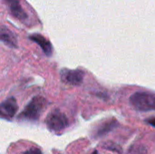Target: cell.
I'll list each match as a JSON object with an SVG mask.
<instances>
[{
    "label": "cell",
    "instance_id": "obj_12",
    "mask_svg": "<svg viewBox=\"0 0 155 154\" xmlns=\"http://www.w3.org/2000/svg\"><path fill=\"white\" fill-rule=\"evenodd\" d=\"M23 154H43V153H42V152H41L38 148L31 147L30 149H28L26 152H25Z\"/></svg>",
    "mask_w": 155,
    "mask_h": 154
},
{
    "label": "cell",
    "instance_id": "obj_10",
    "mask_svg": "<svg viewBox=\"0 0 155 154\" xmlns=\"http://www.w3.org/2000/svg\"><path fill=\"white\" fill-rule=\"evenodd\" d=\"M147 153V150L146 148L142 145V144H135L133 145L132 147H130V149L128 150L127 154H146Z\"/></svg>",
    "mask_w": 155,
    "mask_h": 154
},
{
    "label": "cell",
    "instance_id": "obj_6",
    "mask_svg": "<svg viewBox=\"0 0 155 154\" xmlns=\"http://www.w3.org/2000/svg\"><path fill=\"white\" fill-rule=\"evenodd\" d=\"M5 1L8 5L13 16H15L16 19H18L21 22H25L27 19V14L22 8L19 0H5Z\"/></svg>",
    "mask_w": 155,
    "mask_h": 154
},
{
    "label": "cell",
    "instance_id": "obj_11",
    "mask_svg": "<svg viewBox=\"0 0 155 154\" xmlns=\"http://www.w3.org/2000/svg\"><path fill=\"white\" fill-rule=\"evenodd\" d=\"M103 147L104 148V149H106V150H110V151H114V152H117L119 154H121V147L119 146V145H117V144H115V143H112V142H108V143H105L104 145H103Z\"/></svg>",
    "mask_w": 155,
    "mask_h": 154
},
{
    "label": "cell",
    "instance_id": "obj_3",
    "mask_svg": "<svg viewBox=\"0 0 155 154\" xmlns=\"http://www.w3.org/2000/svg\"><path fill=\"white\" fill-rule=\"evenodd\" d=\"M45 124L51 132L60 133L69 126V121L64 113L56 109L47 115Z\"/></svg>",
    "mask_w": 155,
    "mask_h": 154
},
{
    "label": "cell",
    "instance_id": "obj_1",
    "mask_svg": "<svg viewBox=\"0 0 155 154\" xmlns=\"http://www.w3.org/2000/svg\"><path fill=\"white\" fill-rule=\"evenodd\" d=\"M45 107V100L43 97H34L25 106L19 115V119L30 122H35L39 119L43 110Z\"/></svg>",
    "mask_w": 155,
    "mask_h": 154
},
{
    "label": "cell",
    "instance_id": "obj_14",
    "mask_svg": "<svg viewBox=\"0 0 155 154\" xmlns=\"http://www.w3.org/2000/svg\"><path fill=\"white\" fill-rule=\"evenodd\" d=\"M92 154H99V153H98V152H97V151L95 150V151H94V152H93Z\"/></svg>",
    "mask_w": 155,
    "mask_h": 154
},
{
    "label": "cell",
    "instance_id": "obj_13",
    "mask_svg": "<svg viewBox=\"0 0 155 154\" xmlns=\"http://www.w3.org/2000/svg\"><path fill=\"white\" fill-rule=\"evenodd\" d=\"M146 123H147L149 125H151V126H153V127H154L155 128V117L154 118L147 119V120H146Z\"/></svg>",
    "mask_w": 155,
    "mask_h": 154
},
{
    "label": "cell",
    "instance_id": "obj_4",
    "mask_svg": "<svg viewBox=\"0 0 155 154\" xmlns=\"http://www.w3.org/2000/svg\"><path fill=\"white\" fill-rule=\"evenodd\" d=\"M84 74L81 70H68L64 69L61 71L62 80L71 85H80L83 83Z\"/></svg>",
    "mask_w": 155,
    "mask_h": 154
},
{
    "label": "cell",
    "instance_id": "obj_5",
    "mask_svg": "<svg viewBox=\"0 0 155 154\" xmlns=\"http://www.w3.org/2000/svg\"><path fill=\"white\" fill-rule=\"evenodd\" d=\"M18 110V106L15 98L11 97L5 100L0 106V113L4 119H12Z\"/></svg>",
    "mask_w": 155,
    "mask_h": 154
},
{
    "label": "cell",
    "instance_id": "obj_7",
    "mask_svg": "<svg viewBox=\"0 0 155 154\" xmlns=\"http://www.w3.org/2000/svg\"><path fill=\"white\" fill-rule=\"evenodd\" d=\"M29 38H30L32 41L37 43V44L41 46V48L43 49L44 53H45L47 56H50V55L52 54V51H53L52 45H51V44L49 43V41L46 40L44 36H42L41 34H35L30 35Z\"/></svg>",
    "mask_w": 155,
    "mask_h": 154
},
{
    "label": "cell",
    "instance_id": "obj_8",
    "mask_svg": "<svg viewBox=\"0 0 155 154\" xmlns=\"http://www.w3.org/2000/svg\"><path fill=\"white\" fill-rule=\"evenodd\" d=\"M1 41L4 42L6 45L10 46V47H16L17 45V42H16V38L15 36V34L7 28H5V26H3L1 28Z\"/></svg>",
    "mask_w": 155,
    "mask_h": 154
},
{
    "label": "cell",
    "instance_id": "obj_9",
    "mask_svg": "<svg viewBox=\"0 0 155 154\" xmlns=\"http://www.w3.org/2000/svg\"><path fill=\"white\" fill-rule=\"evenodd\" d=\"M117 122L115 120H112V121H108L103 124H101L96 132H95V137L96 138H99V137H102V136H104L105 134H107L108 133H110L111 131H113L116 126H117Z\"/></svg>",
    "mask_w": 155,
    "mask_h": 154
},
{
    "label": "cell",
    "instance_id": "obj_2",
    "mask_svg": "<svg viewBox=\"0 0 155 154\" xmlns=\"http://www.w3.org/2000/svg\"><path fill=\"white\" fill-rule=\"evenodd\" d=\"M132 106L140 112L155 111V95L146 92H138L130 97Z\"/></svg>",
    "mask_w": 155,
    "mask_h": 154
}]
</instances>
